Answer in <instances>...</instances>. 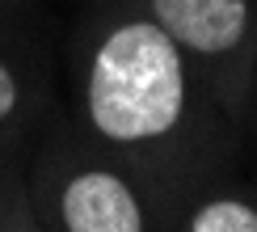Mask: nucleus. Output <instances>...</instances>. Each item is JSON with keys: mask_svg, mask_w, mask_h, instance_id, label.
I'll return each instance as SVG.
<instances>
[{"mask_svg": "<svg viewBox=\"0 0 257 232\" xmlns=\"http://www.w3.org/2000/svg\"><path fill=\"white\" fill-rule=\"evenodd\" d=\"M84 127L118 152L160 148L190 119V63L148 13L118 17L93 38L80 72Z\"/></svg>", "mask_w": 257, "mask_h": 232, "instance_id": "f257e3e1", "label": "nucleus"}, {"mask_svg": "<svg viewBox=\"0 0 257 232\" xmlns=\"http://www.w3.org/2000/svg\"><path fill=\"white\" fill-rule=\"evenodd\" d=\"M55 232H148L144 194L105 161H72L47 177Z\"/></svg>", "mask_w": 257, "mask_h": 232, "instance_id": "f03ea898", "label": "nucleus"}, {"mask_svg": "<svg viewBox=\"0 0 257 232\" xmlns=\"http://www.w3.org/2000/svg\"><path fill=\"white\" fill-rule=\"evenodd\" d=\"M144 13L186 55L228 63L253 34V0H144Z\"/></svg>", "mask_w": 257, "mask_h": 232, "instance_id": "7ed1b4c3", "label": "nucleus"}, {"mask_svg": "<svg viewBox=\"0 0 257 232\" xmlns=\"http://www.w3.org/2000/svg\"><path fill=\"white\" fill-rule=\"evenodd\" d=\"M181 232H257V203L240 194H215L186 215Z\"/></svg>", "mask_w": 257, "mask_h": 232, "instance_id": "20e7f679", "label": "nucleus"}, {"mask_svg": "<svg viewBox=\"0 0 257 232\" xmlns=\"http://www.w3.org/2000/svg\"><path fill=\"white\" fill-rule=\"evenodd\" d=\"M0 232H42L34 207L21 194H5L0 198Z\"/></svg>", "mask_w": 257, "mask_h": 232, "instance_id": "39448f33", "label": "nucleus"}, {"mask_svg": "<svg viewBox=\"0 0 257 232\" xmlns=\"http://www.w3.org/2000/svg\"><path fill=\"white\" fill-rule=\"evenodd\" d=\"M21 101H26V84H21V72L0 55V127H5L13 114L21 110Z\"/></svg>", "mask_w": 257, "mask_h": 232, "instance_id": "423d86ee", "label": "nucleus"}, {"mask_svg": "<svg viewBox=\"0 0 257 232\" xmlns=\"http://www.w3.org/2000/svg\"><path fill=\"white\" fill-rule=\"evenodd\" d=\"M0 198H5V194H0Z\"/></svg>", "mask_w": 257, "mask_h": 232, "instance_id": "0eeeda50", "label": "nucleus"}]
</instances>
